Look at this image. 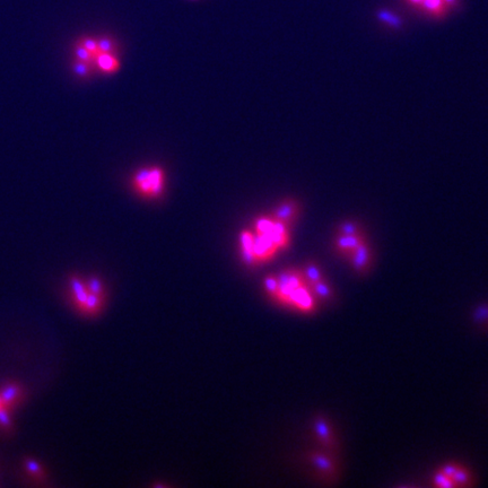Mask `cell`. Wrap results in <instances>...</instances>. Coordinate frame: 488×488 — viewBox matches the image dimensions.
Segmentation results:
<instances>
[{"mask_svg":"<svg viewBox=\"0 0 488 488\" xmlns=\"http://www.w3.org/2000/svg\"><path fill=\"white\" fill-rule=\"evenodd\" d=\"M312 290V292L314 293V295L319 297L321 300H331L333 297V293L332 290L330 289L325 279H321L319 281H317L315 284H313L309 286Z\"/></svg>","mask_w":488,"mask_h":488,"instance_id":"14","label":"cell"},{"mask_svg":"<svg viewBox=\"0 0 488 488\" xmlns=\"http://www.w3.org/2000/svg\"><path fill=\"white\" fill-rule=\"evenodd\" d=\"M94 64L106 74H114L120 69V61L113 53H100L95 58Z\"/></svg>","mask_w":488,"mask_h":488,"instance_id":"9","label":"cell"},{"mask_svg":"<svg viewBox=\"0 0 488 488\" xmlns=\"http://www.w3.org/2000/svg\"><path fill=\"white\" fill-rule=\"evenodd\" d=\"M26 467L31 472H33V474H35V475H38L40 470H41L39 465L37 464V462H34L33 460H27L26 461Z\"/></svg>","mask_w":488,"mask_h":488,"instance_id":"28","label":"cell"},{"mask_svg":"<svg viewBox=\"0 0 488 488\" xmlns=\"http://www.w3.org/2000/svg\"><path fill=\"white\" fill-rule=\"evenodd\" d=\"M379 17H380V19L383 20V22L388 23L389 25H391V26H394V27L400 26L399 17L394 16V15H392L391 13H388V12H384V10H382V12H380Z\"/></svg>","mask_w":488,"mask_h":488,"instance_id":"26","label":"cell"},{"mask_svg":"<svg viewBox=\"0 0 488 488\" xmlns=\"http://www.w3.org/2000/svg\"><path fill=\"white\" fill-rule=\"evenodd\" d=\"M451 480L453 487L456 486H468L470 484L471 477L468 470L461 468L455 465H446L440 470Z\"/></svg>","mask_w":488,"mask_h":488,"instance_id":"6","label":"cell"},{"mask_svg":"<svg viewBox=\"0 0 488 488\" xmlns=\"http://www.w3.org/2000/svg\"><path fill=\"white\" fill-rule=\"evenodd\" d=\"M101 306H102V295H95L90 293L86 299V302L84 303V305L81 306V309L87 313L94 314V313L99 312Z\"/></svg>","mask_w":488,"mask_h":488,"instance_id":"15","label":"cell"},{"mask_svg":"<svg viewBox=\"0 0 488 488\" xmlns=\"http://www.w3.org/2000/svg\"><path fill=\"white\" fill-rule=\"evenodd\" d=\"M92 65L91 63H86V61H81V60H76V63L74 65V70L77 75H79L81 77L89 76L92 73Z\"/></svg>","mask_w":488,"mask_h":488,"instance_id":"21","label":"cell"},{"mask_svg":"<svg viewBox=\"0 0 488 488\" xmlns=\"http://www.w3.org/2000/svg\"><path fill=\"white\" fill-rule=\"evenodd\" d=\"M305 278V281L307 286H311L313 284H315L317 281H319L323 279V276L321 274V270L319 269V267L315 265H309L306 266V268L304 270V274H303Z\"/></svg>","mask_w":488,"mask_h":488,"instance_id":"18","label":"cell"},{"mask_svg":"<svg viewBox=\"0 0 488 488\" xmlns=\"http://www.w3.org/2000/svg\"><path fill=\"white\" fill-rule=\"evenodd\" d=\"M455 2L456 0H444L445 4H450V5H453Z\"/></svg>","mask_w":488,"mask_h":488,"instance_id":"29","label":"cell"},{"mask_svg":"<svg viewBox=\"0 0 488 488\" xmlns=\"http://www.w3.org/2000/svg\"><path fill=\"white\" fill-rule=\"evenodd\" d=\"M18 394H19V388L16 387V385H8V387L5 388L3 390V392L0 393V398H2L4 407H7V406L12 405L15 400L18 398Z\"/></svg>","mask_w":488,"mask_h":488,"instance_id":"17","label":"cell"},{"mask_svg":"<svg viewBox=\"0 0 488 488\" xmlns=\"http://www.w3.org/2000/svg\"><path fill=\"white\" fill-rule=\"evenodd\" d=\"M339 234H341V235L359 234L358 226L353 222H345V223L339 226Z\"/></svg>","mask_w":488,"mask_h":488,"instance_id":"24","label":"cell"},{"mask_svg":"<svg viewBox=\"0 0 488 488\" xmlns=\"http://www.w3.org/2000/svg\"><path fill=\"white\" fill-rule=\"evenodd\" d=\"M409 2L413 3V4H416V5H419L422 0H409Z\"/></svg>","mask_w":488,"mask_h":488,"instance_id":"30","label":"cell"},{"mask_svg":"<svg viewBox=\"0 0 488 488\" xmlns=\"http://www.w3.org/2000/svg\"><path fill=\"white\" fill-rule=\"evenodd\" d=\"M310 461L314 465L315 468L321 471L326 476H332L336 472V467L329 456L322 453H311Z\"/></svg>","mask_w":488,"mask_h":488,"instance_id":"11","label":"cell"},{"mask_svg":"<svg viewBox=\"0 0 488 488\" xmlns=\"http://www.w3.org/2000/svg\"><path fill=\"white\" fill-rule=\"evenodd\" d=\"M2 407H4V406H3V401H2V398H0V408H2Z\"/></svg>","mask_w":488,"mask_h":488,"instance_id":"31","label":"cell"},{"mask_svg":"<svg viewBox=\"0 0 488 488\" xmlns=\"http://www.w3.org/2000/svg\"><path fill=\"white\" fill-rule=\"evenodd\" d=\"M277 280H278V292H277L276 299L285 305H287L291 293L295 291L297 287L306 284L302 272L293 269L281 271L277 276Z\"/></svg>","mask_w":488,"mask_h":488,"instance_id":"2","label":"cell"},{"mask_svg":"<svg viewBox=\"0 0 488 488\" xmlns=\"http://www.w3.org/2000/svg\"><path fill=\"white\" fill-rule=\"evenodd\" d=\"M314 429L318 435V438L322 442V444L326 448H332L333 446V436L331 434L330 426L327 423V420L322 418H318L314 423Z\"/></svg>","mask_w":488,"mask_h":488,"instance_id":"12","label":"cell"},{"mask_svg":"<svg viewBox=\"0 0 488 488\" xmlns=\"http://www.w3.org/2000/svg\"><path fill=\"white\" fill-rule=\"evenodd\" d=\"M287 305L296 307L297 310L306 313L315 310V301L313 299L312 293L307 290V284L297 287L291 293Z\"/></svg>","mask_w":488,"mask_h":488,"instance_id":"4","label":"cell"},{"mask_svg":"<svg viewBox=\"0 0 488 488\" xmlns=\"http://www.w3.org/2000/svg\"><path fill=\"white\" fill-rule=\"evenodd\" d=\"M132 187L137 193L146 198H156L163 193L165 173L158 166L142 167L133 174Z\"/></svg>","mask_w":488,"mask_h":488,"instance_id":"1","label":"cell"},{"mask_svg":"<svg viewBox=\"0 0 488 488\" xmlns=\"http://www.w3.org/2000/svg\"><path fill=\"white\" fill-rule=\"evenodd\" d=\"M253 242H254V233L250 231H243L240 236L241 251H242L243 260L246 265H254L256 261L253 254Z\"/></svg>","mask_w":488,"mask_h":488,"instance_id":"8","label":"cell"},{"mask_svg":"<svg viewBox=\"0 0 488 488\" xmlns=\"http://www.w3.org/2000/svg\"><path fill=\"white\" fill-rule=\"evenodd\" d=\"M87 290H89L90 293L95 295H103V285H102V281L99 278H91L89 281V285H87Z\"/></svg>","mask_w":488,"mask_h":488,"instance_id":"25","label":"cell"},{"mask_svg":"<svg viewBox=\"0 0 488 488\" xmlns=\"http://www.w3.org/2000/svg\"><path fill=\"white\" fill-rule=\"evenodd\" d=\"M278 250V246L275 244L274 241L268 235L254 233L253 254L256 263L269 261Z\"/></svg>","mask_w":488,"mask_h":488,"instance_id":"3","label":"cell"},{"mask_svg":"<svg viewBox=\"0 0 488 488\" xmlns=\"http://www.w3.org/2000/svg\"><path fill=\"white\" fill-rule=\"evenodd\" d=\"M363 241L364 239L361 234H355V235L339 234L336 240V246L339 251H341L342 253L348 255L349 253H352L353 251L363 242Z\"/></svg>","mask_w":488,"mask_h":488,"instance_id":"10","label":"cell"},{"mask_svg":"<svg viewBox=\"0 0 488 488\" xmlns=\"http://www.w3.org/2000/svg\"><path fill=\"white\" fill-rule=\"evenodd\" d=\"M70 284H71V289H73V292H74L75 300L77 302V304H78L81 307L84 305V303L86 302V299H87V296H89L90 292H89V290H87V287L83 284V282L80 281V279L76 278V277L71 278Z\"/></svg>","mask_w":488,"mask_h":488,"instance_id":"13","label":"cell"},{"mask_svg":"<svg viewBox=\"0 0 488 488\" xmlns=\"http://www.w3.org/2000/svg\"><path fill=\"white\" fill-rule=\"evenodd\" d=\"M297 213H299V206L294 200H285L276 208L272 214V218L289 225L297 216Z\"/></svg>","mask_w":488,"mask_h":488,"instance_id":"7","label":"cell"},{"mask_svg":"<svg viewBox=\"0 0 488 488\" xmlns=\"http://www.w3.org/2000/svg\"><path fill=\"white\" fill-rule=\"evenodd\" d=\"M84 48H86L90 52L94 55V58H96L101 52L99 50V45H97V40L94 39H90V38H85L80 41V43Z\"/></svg>","mask_w":488,"mask_h":488,"instance_id":"23","label":"cell"},{"mask_svg":"<svg viewBox=\"0 0 488 488\" xmlns=\"http://www.w3.org/2000/svg\"><path fill=\"white\" fill-rule=\"evenodd\" d=\"M75 53H76V56H77V59H78V60L86 61V63L94 64V61H95L94 55L92 54V53L90 52V51L87 50L86 48H84L81 44L77 45L76 50H75Z\"/></svg>","mask_w":488,"mask_h":488,"instance_id":"22","label":"cell"},{"mask_svg":"<svg viewBox=\"0 0 488 488\" xmlns=\"http://www.w3.org/2000/svg\"><path fill=\"white\" fill-rule=\"evenodd\" d=\"M419 5L426 12L433 15H441L443 14L446 4L444 3V0H422Z\"/></svg>","mask_w":488,"mask_h":488,"instance_id":"16","label":"cell"},{"mask_svg":"<svg viewBox=\"0 0 488 488\" xmlns=\"http://www.w3.org/2000/svg\"><path fill=\"white\" fill-rule=\"evenodd\" d=\"M97 45L101 53H117V44L114 41L110 38H100L97 40Z\"/></svg>","mask_w":488,"mask_h":488,"instance_id":"19","label":"cell"},{"mask_svg":"<svg viewBox=\"0 0 488 488\" xmlns=\"http://www.w3.org/2000/svg\"><path fill=\"white\" fill-rule=\"evenodd\" d=\"M348 255L349 259H351L353 268L358 272L365 271L369 266V263H371V250H369V246L365 241H363V242Z\"/></svg>","mask_w":488,"mask_h":488,"instance_id":"5","label":"cell"},{"mask_svg":"<svg viewBox=\"0 0 488 488\" xmlns=\"http://www.w3.org/2000/svg\"><path fill=\"white\" fill-rule=\"evenodd\" d=\"M265 289L270 296L276 299L277 292H278V280L275 276H268L265 278Z\"/></svg>","mask_w":488,"mask_h":488,"instance_id":"20","label":"cell"},{"mask_svg":"<svg viewBox=\"0 0 488 488\" xmlns=\"http://www.w3.org/2000/svg\"><path fill=\"white\" fill-rule=\"evenodd\" d=\"M0 424L4 425V426H10V419H9V416L7 414V410H6V407H2L0 408Z\"/></svg>","mask_w":488,"mask_h":488,"instance_id":"27","label":"cell"}]
</instances>
